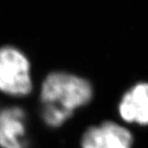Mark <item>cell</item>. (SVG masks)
Listing matches in <instances>:
<instances>
[{"mask_svg":"<svg viewBox=\"0 0 148 148\" xmlns=\"http://www.w3.org/2000/svg\"><path fill=\"white\" fill-rule=\"evenodd\" d=\"M94 88L84 76L66 70H53L40 82V115L44 125L57 129L92 101Z\"/></svg>","mask_w":148,"mask_h":148,"instance_id":"cell-1","label":"cell"},{"mask_svg":"<svg viewBox=\"0 0 148 148\" xmlns=\"http://www.w3.org/2000/svg\"><path fill=\"white\" fill-rule=\"evenodd\" d=\"M32 63L27 54L14 44L0 46V93L24 98L34 91Z\"/></svg>","mask_w":148,"mask_h":148,"instance_id":"cell-2","label":"cell"},{"mask_svg":"<svg viewBox=\"0 0 148 148\" xmlns=\"http://www.w3.org/2000/svg\"><path fill=\"white\" fill-rule=\"evenodd\" d=\"M135 138L128 127L105 120L88 127L80 138V148H133Z\"/></svg>","mask_w":148,"mask_h":148,"instance_id":"cell-3","label":"cell"},{"mask_svg":"<svg viewBox=\"0 0 148 148\" xmlns=\"http://www.w3.org/2000/svg\"><path fill=\"white\" fill-rule=\"evenodd\" d=\"M0 148H29L28 117L20 106L0 108Z\"/></svg>","mask_w":148,"mask_h":148,"instance_id":"cell-4","label":"cell"},{"mask_svg":"<svg viewBox=\"0 0 148 148\" xmlns=\"http://www.w3.org/2000/svg\"><path fill=\"white\" fill-rule=\"evenodd\" d=\"M117 114L125 124L148 126V82L132 85L117 103Z\"/></svg>","mask_w":148,"mask_h":148,"instance_id":"cell-5","label":"cell"}]
</instances>
